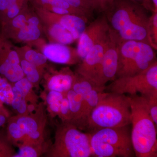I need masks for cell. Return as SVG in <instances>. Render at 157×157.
I'll return each instance as SVG.
<instances>
[{
  "mask_svg": "<svg viewBox=\"0 0 157 157\" xmlns=\"http://www.w3.org/2000/svg\"><path fill=\"white\" fill-rule=\"evenodd\" d=\"M145 10L130 0H114L112 9L105 15L110 29L121 41L148 43L147 33L149 17Z\"/></svg>",
  "mask_w": 157,
  "mask_h": 157,
  "instance_id": "obj_1",
  "label": "cell"
},
{
  "mask_svg": "<svg viewBox=\"0 0 157 157\" xmlns=\"http://www.w3.org/2000/svg\"><path fill=\"white\" fill-rule=\"evenodd\" d=\"M129 99L135 156L157 157V126L150 115L146 98L136 94L129 96Z\"/></svg>",
  "mask_w": 157,
  "mask_h": 157,
  "instance_id": "obj_2",
  "label": "cell"
},
{
  "mask_svg": "<svg viewBox=\"0 0 157 157\" xmlns=\"http://www.w3.org/2000/svg\"><path fill=\"white\" fill-rule=\"evenodd\" d=\"M130 124L128 96L104 92L88 118L85 130L90 133L99 129L126 126Z\"/></svg>",
  "mask_w": 157,
  "mask_h": 157,
  "instance_id": "obj_3",
  "label": "cell"
},
{
  "mask_svg": "<svg viewBox=\"0 0 157 157\" xmlns=\"http://www.w3.org/2000/svg\"><path fill=\"white\" fill-rule=\"evenodd\" d=\"M128 126L105 128L88 133L92 156H135Z\"/></svg>",
  "mask_w": 157,
  "mask_h": 157,
  "instance_id": "obj_4",
  "label": "cell"
},
{
  "mask_svg": "<svg viewBox=\"0 0 157 157\" xmlns=\"http://www.w3.org/2000/svg\"><path fill=\"white\" fill-rule=\"evenodd\" d=\"M155 50L146 42L120 40L117 77L132 76L147 70L157 61Z\"/></svg>",
  "mask_w": 157,
  "mask_h": 157,
  "instance_id": "obj_5",
  "label": "cell"
},
{
  "mask_svg": "<svg viewBox=\"0 0 157 157\" xmlns=\"http://www.w3.org/2000/svg\"><path fill=\"white\" fill-rule=\"evenodd\" d=\"M48 155L53 157H90L92 155L89 133L71 123H62L56 129Z\"/></svg>",
  "mask_w": 157,
  "mask_h": 157,
  "instance_id": "obj_6",
  "label": "cell"
},
{
  "mask_svg": "<svg viewBox=\"0 0 157 157\" xmlns=\"http://www.w3.org/2000/svg\"><path fill=\"white\" fill-rule=\"evenodd\" d=\"M106 89L121 94L134 95L139 93L145 97L157 93V61L141 73L117 77Z\"/></svg>",
  "mask_w": 157,
  "mask_h": 157,
  "instance_id": "obj_7",
  "label": "cell"
},
{
  "mask_svg": "<svg viewBox=\"0 0 157 157\" xmlns=\"http://www.w3.org/2000/svg\"><path fill=\"white\" fill-rule=\"evenodd\" d=\"M109 41L95 78L98 86L106 87V83L115 79L118 67V46L120 39L114 31L109 28Z\"/></svg>",
  "mask_w": 157,
  "mask_h": 157,
  "instance_id": "obj_8",
  "label": "cell"
},
{
  "mask_svg": "<svg viewBox=\"0 0 157 157\" xmlns=\"http://www.w3.org/2000/svg\"><path fill=\"white\" fill-rule=\"evenodd\" d=\"M41 22L54 23L61 25L78 40L86 27L88 18L75 14H60L52 13L39 7H33Z\"/></svg>",
  "mask_w": 157,
  "mask_h": 157,
  "instance_id": "obj_9",
  "label": "cell"
},
{
  "mask_svg": "<svg viewBox=\"0 0 157 157\" xmlns=\"http://www.w3.org/2000/svg\"><path fill=\"white\" fill-rule=\"evenodd\" d=\"M110 27L106 15L104 14L86 26L78 38L77 49L82 60L93 46L107 36Z\"/></svg>",
  "mask_w": 157,
  "mask_h": 157,
  "instance_id": "obj_10",
  "label": "cell"
},
{
  "mask_svg": "<svg viewBox=\"0 0 157 157\" xmlns=\"http://www.w3.org/2000/svg\"><path fill=\"white\" fill-rule=\"evenodd\" d=\"M51 62L61 64L75 65L81 61L77 49L57 43H45L39 39L33 43Z\"/></svg>",
  "mask_w": 157,
  "mask_h": 157,
  "instance_id": "obj_11",
  "label": "cell"
},
{
  "mask_svg": "<svg viewBox=\"0 0 157 157\" xmlns=\"http://www.w3.org/2000/svg\"><path fill=\"white\" fill-rule=\"evenodd\" d=\"M38 110L35 114L32 113L29 114L19 115L12 117L25 135L26 138L25 144L41 146L43 142L46 121L43 115V110Z\"/></svg>",
  "mask_w": 157,
  "mask_h": 157,
  "instance_id": "obj_12",
  "label": "cell"
},
{
  "mask_svg": "<svg viewBox=\"0 0 157 157\" xmlns=\"http://www.w3.org/2000/svg\"><path fill=\"white\" fill-rule=\"evenodd\" d=\"M109 39V31L107 36L94 45L79 63L76 73L95 83V78L108 45Z\"/></svg>",
  "mask_w": 157,
  "mask_h": 157,
  "instance_id": "obj_13",
  "label": "cell"
},
{
  "mask_svg": "<svg viewBox=\"0 0 157 157\" xmlns=\"http://www.w3.org/2000/svg\"><path fill=\"white\" fill-rule=\"evenodd\" d=\"M75 77L69 67L62 68L59 71H52L47 79V87L49 90H54L66 94L72 89Z\"/></svg>",
  "mask_w": 157,
  "mask_h": 157,
  "instance_id": "obj_14",
  "label": "cell"
},
{
  "mask_svg": "<svg viewBox=\"0 0 157 157\" xmlns=\"http://www.w3.org/2000/svg\"><path fill=\"white\" fill-rule=\"evenodd\" d=\"M66 96L69 101L71 120L70 123L78 129L85 130L86 119L85 116L83 98L73 90L68 91Z\"/></svg>",
  "mask_w": 157,
  "mask_h": 157,
  "instance_id": "obj_15",
  "label": "cell"
},
{
  "mask_svg": "<svg viewBox=\"0 0 157 157\" xmlns=\"http://www.w3.org/2000/svg\"><path fill=\"white\" fill-rule=\"evenodd\" d=\"M41 22L42 32H44L49 43L68 45L75 41L71 33L61 25L54 23Z\"/></svg>",
  "mask_w": 157,
  "mask_h": 157,
  "instance_id": "obj_16",
  "label": "cell"
},
{
  "mask_svg": "<svg viewBox=\"0 0 157 157\" xmlns=\"http://www.w3.org/2000/svg\"><path fill=\"white\" fill-rule=\"evenodd\" d=\"M42 32V28L27 25L11 34L7 39H12L17 42H25L32 46L34 42L41 39Z\"/></svg>",
  "mask_w": 157,
  "mask_h": 157,
  "instance_id": "obj_17",
  "label": "cell"
},
{
  "mask_svg": "<svg viewBox=\"0 0 157 157\" xmlns=\"http://www.w3.org/2000/svg\"><path fill=\"white\" fill-rule=\"evenodd\" d=\"M14 48L17 51L20 58L24 59L37 67L44 70L48 59L41 52L34 49L29 44L23 47H14Z\"/></svg>",
  "mask_w": 157,
  "mask_h": 157,
  "instance_id": "obj_18",
  "label": "cell"
},
{
  "mask_svg": "<svg viewBox=\"0 0 157 157\" xmlns=\"http://www.w3.org/2000/svg\"><path fill=\"white\" fill-rule=\"evenodd\" d=\"M33 7H39L49 10L54 8L67 9L73 14L83 16L88 19L87 15L84 12L73 8L64 0H29Z\"/></svg>",
  "mask_w": 157,
  "mask_h": 157,
  "instance_id": "obj_19",
  "label": "cell"
},
{
  "mask_svg": "<svg viewBox=\"0 0 157 157\" xmlns=\"http://www.w3.org/2000/svg\"><path fill=\"white\" fill-rule=\"evenodd\" d=\"M0 74L12 83L25 76L20 64L12 63L6 60L0 61Z\"/></svg>",
  "mask_w": 157,
  "mask_h": 157,
  "instance_id": "obj_20",
  "label": "cell"
},
{
  "mask_svg": "<svg viewBox=\"0 0 157 157\" xmlns=\"http://www.w3.org/2000/svg\"><path fill=\"white\" fill-rule=\"evenodd\" d=\"M6 134L12 144H16L20 147L26 143L25 135L12 117L9 120Z\"/></svg>",
  "mask_w": 157,
  "mask_h": 157,
  "instance_id": "obj_21",
  "label": "cell"
},
{
  "mask_svg": "<svg viewBox=\"0 0 157 157\" xmlns=\"http://www.w3.org/2000/svg\"><path fill=\"white\" fill-rule=\"evenodd\" d=\"M29 0H17L0 17V28L20 14L28 7Z\"/></svg>",
  "mask_w": 157,
  "mask_h": 157,
  "instance_id": "obj_22",
  "label": "cell"
},
{
  "mask_svg": "<svg viewBox=\"0 0 157 157\" xmlns=\"http://www.w3.org/2000/svg\"><path fill=\"white\" fill-rule=\"evenodd\" d=\"M20 65L26 78L33 84L38 83L42 77L44 70L37 67L24 59L20 58Z\"/></svg>",
  "mask_w": 157,
  "mask_h": 157,
  "instance_id": "obj_23",
  "label": "cell"
},
{
  "mask_svg": "<svg viewBox=\"0 0 157 157\" xmlns=\"http://www.w3.org/2000/svg\"><path fill=\"white\" fill-rule=\"evenodd\" d=\"M66 94L54 90H49L46 97L48 109L53 117L58 115L62 101Z\"/></svg>",
  "mask_w": 157,
  "mask_h": 157,
  "instance_id": "obj_24",
  "label": "cell"
},
{
  "mask_svg": "<svg viewBox=\"0 0 157 157\" xmlns=\"http://www.w3.org/2000/svg\"><path fill=\"white\" fill-rule=\"evenodd\" d=\"M147 26V42L155 50L157 49V12H152Z\"/></svg>",
  "mask_w": 157,
  "mask_h": 157,
  "instance_id": "obj_25",
  "label": "cell"
},
{
  "mask_svg": "<svg viewBox=\"0 0 157 157\" xmlns=\"http://www.w3.org/2000/svg\"><path fill=\"white\" fill-rule=\"evenodd\" d=\"M73 8L84 12L90 18L94 11L92 0H64Z\"/></svg>",
  "mask_w": 157,
  "mask_h": 157,
  "instance_id": "obj_26",
  "label": "cell"
},
{
  "mask_svg": "<svg viewBox=\"0 0 157 157\" xmlns=\"http://www.w3.org/2000/svg\"><path fill=\"white\" fill-rule=\"evenodd\" d=\"M18 153L13 157H36L42 153L41 146L32 144H24L19 147Z\"/></svg>",
  "mask_w": 157,
  "mask_h": 157,
  "instance_id": "obj_27",
  "label": "cell"
},
{
  "mask_svg": "<svg viewBox=\"0 0 157 157\" xmlns=\"http://www.w3.org/2000/svg\"><path fill=\"white\" fill-rule=\"evenodd\" d=\"M15 154L7 134L0 131V157H13Z\"/></svg>",
  "mask_w": 157,
  "mask_h": 157,
  "instance_id": "obj_28",
  "label": "cell"
},
{
  "mask_svg": "<svg viewBox=\"0 0 157 157\" xmlns=\"http://www.w3.org/2000/svg\"><path fill=\"white\" fill-rule=\"evenodd\" d=\"M150 115L154 122L157 125V93L145 97Z\"/></svg>",
  "mask_w": 157,
  "mask_h": 157,
  "instance_id": "obj_29",
  "label": "cell"
},
{
  "mask_svg": "<svg viewBox=\"0 0 157 157\" xmlns=\"http://www.w3.org/2000/svg\"><path fill=\"white\" fill-rule=\"evenodd\" d=\"M94 11L106 14L112 9L114 0H92Z\"/></svg>",
  "mask_w": 157,
  "mask_h": 157,
  "instance_id": "obj_30",
  "label": "cell"
},
{
  "mask_svg": "<svg viewBox=\"0 0 157 157\" xmlns=\"http://www.w3.org/2000/svg\"><path fill=\"white\" fill-rule=\"evenodd\" d=\"M58 116L63 123H70L71 120L69 101L66 94L61 104Z\"/></svg>",
  "mask_w": 157,
  "mask_h": 157,
  "instance_id": "obj_31",
  "label": "cell"
},
{
  "mask_svg": "<svg viewBox=\"0 0 157 157\" xmlns=\"http://www.w3.org/2000/svg\"><path fill=\"white\" fill-rule=\"evenodd\" d=\"M14 86L20 91L23 98L26 99L32 91L33 84L25 76L14 83Z\"/></svg>",
  "mask_w": 157,
  "mask_h": 157,
  "instance_id": "obj_32",
  "label": "cell"
},
{
  "mask_svg": "<svg viewBox=\"0 0 157 157\" xmlns=\"http://www.w3.org/2000/svg\"><path fill=\"white\" fill-rule=\"evenodd\" d=\"M12 91H13V94H14V98L13 101L11 103V105L12 108L15 110H16L17 107L22 101L23 98L22 94L21 92L19 90L17 89V88L15 86H12Z\"/></svg>",
  "mask_w": 157,
  "mask_h": 157,
  "instance_id": "obj_33",
  "label": "cell"
},
{
  "mask_svg": "<svg viewBox=\"0 0 157 157\" xmlns=\"http://www.w3.org/2000/svg\"><path fill=\"white\" fill-rule=\"evenodd\" d=\"M130 1L142 6L145 10L147 11H151L152 12H157V11H155L151 0H130Z\"/></svg>",
  "mask_w": 157,
  "mask_h": 157,
  "instance_id": "obj_34",
  "label": "cell"
},
{
  "mask_svg": "<svg viewBox=\"0 0 157 157\" xmlns=\"http://www.w3.org/2000/svg\"><path fill=\"white\" fill-rule=\"evenodd\" d=\"M17 0H0V17Z\"/></svg>",
  "mask_w": 157,
  "mask_h": 157,
  "instance_id": "obj_35",
  "label": "cell"
},
{
  "mask_svg": "<svg viewBox=\"0 0 157 157\" xmlns=\"http://www.w3.org/2000/svg\"><path fill=\"white\" fill-rule=\"evenodd\" d=\"M16 110L19 113L20 115L28 114L27 110V104L26 100L25 98H23L22 101L20 103Z\"/></svg>",
  "mask_w": 157,
  "mask_h": 157,
  "instance_id": "obj_36",
  "label": "cell"
},
{
  "mask_svg": "<svg viewBox=\"0 0 157 157\" xmlns=\"http://www.w3.org/2000/svg\"><path fill=\"white\" fill-rule=\"evenodd\" d=\"M7 118V115L6 112L0 113V127L6 123Z\"/></svg>",
  "mask_w": 157,
  "mask_h": 157,
  "instance_id": "obj_37",
  "label": "cell"
},
{
  "mask_svg": "<svg viewBox=\"0 0 157 157\" xmlns=\"http://www.w3.org/2000/svg\"><path fill=\"white\" fill-rule=\"evenodd\" d=\"M155 11H157V0H151Z\"/></svg>",
  "mask_w": 157,
  "mask_h": 157,
  "instance_id": "obj_38",
  "label": "cell"
}]
</instances>
